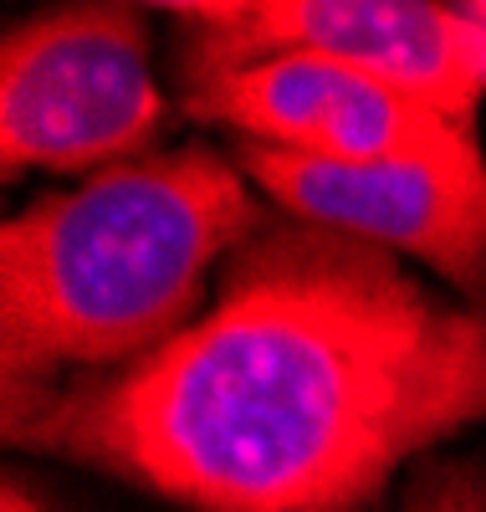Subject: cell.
I'll list each match as a JSON object with an SVG mask.
<instances>
[{
  "mask_svg": "<svg viewBox=\"0 0 486 512\" xmlns=\"http://www.w3.org/2000/svg\"><path fill=\"white\" fill-rule=\"evenodd\" d=\"M6 441L190 512H364L435 441L486 420V313L394 251L261 226L205 313L154 354L6 384Z\"/></svg>",
  "mask_w": 486,
  "mask_h": 512,
  "instance_id": "cell-1",
  "label": "cell"
},
{
  "mask_svg": "<svg viewBox=\"0 0 486 512\" xmlns=\"http://www.w3.org/2000/svg\"><path fill=\"white\" fill-rule=\"evenodd\" d=\"M261 231L241 164L144 154L47 195L0 231V369L62 379L123 369L210 303L205 277Z\"/></svg>",
  "mask_w": 486,
  "mask_h": 512,
  "instance_id": "cell-2",
  "label": "cell"
},
{
  "mask_svg": "<svg viewBox=\"0 0 486 512\" xmlns=\"http://www.w3.org/2000/svg\"><path fill=\"white\" fill-rule=\"evenodd\" d=\"M190 31L185 77L261 57H323L405 93L476 134L486 98V26L430 0H200L164 6Z\"/></svg>",
  "mask_w": 486,
  "mask_h": 512,
  "instance_id": "cell-3",
  "label": "cell"
},
{
  "mask_svg": "<svg viewBox=\"0 0 486 512\" xmlns=\"http://www.w3.org/2000/svg\"><path fill=\"white\" fill-rule=\"evenodd\" d=\"M164 123L149 72V26L134 6H72L0 41V169H113Z\"/></svg>",
  "mask_w": 486,
  "mask_h": 512,
  "instance_id": "cell-4",
  "label": "cell"
},
{
  "mask_svg": "<svg viewBox=\"0 0 486 512\" xmlns=\"http://www.w3.org/2000/svg\"><path fill=\"white\" fill-rule=\"evenodd\" d=\"M190 118L231 128L241 144H267L282 154L374 164V159H481L476 134L440 118L435 108L384 88V82L323 62V57H261L231 72L185 77Z\"/></svg>",
  "mask_w": 486,
  "mask_h": 512,
  "instance_id": "cell-5",
  "label": "cell"
},
{
  "mask_svg": "<svg viewBox=\"0 0 486 512\" xmlns=\"http://www.w3.org/2000/svg\"><path fill=\"white\" fill-rule=\"evenodd\" d=\"M236 164L292 221L415 256L461 292H486V159L333 164L236 144Z\"/></svg>",
  "mask_w": 486,
  "mask_h": 512,
  "instance_id": "cell-6",
  "label": "cell"
},
{
  "mask_svg": "<svg viewBox=\"0 0 486 512\" xmlns=\"http://www.w3.org/2000/svg\"><path fill=\"white\" fill-rule=\"evenodd\" d=\"M405 512H486V466L481 461H435L410 482Z\"/></svg>",
  "mask_w": 486,
  "mask_h": 512,
  "instance_id": "cell-7",
  "label": "cell"
},
{
  "mask_svg": "<svg viewBox=\"0 0 486 512\" xmlns=\"http://www.w3.org/2000/svg\"><path fill=\"white\" fill-rule=\"evenodd\" d=\"M0 512H47L36 497H26L16 482H6V497H0Z\"/></svg>",
  "mask_w": 486,
  "mask_h": 512,
  "instance_id": "cell-8",
  "label": "cell"
},
{
  "mask_svg": "<svg viewBox=\"0 0 486 512\" xmlns=\"http://www.w3.org/2000/svg\"><path fill=\"white\" fill-rule=\"evenodd\" d=\"M466 16H471L476 26H486V0H466Z\"/></svg>",
  "mask_w": 486,
  "mask_h": 512,
  "instance_id": "cell-9",
  "label": "cell"
}]
</instances>
